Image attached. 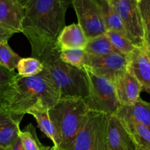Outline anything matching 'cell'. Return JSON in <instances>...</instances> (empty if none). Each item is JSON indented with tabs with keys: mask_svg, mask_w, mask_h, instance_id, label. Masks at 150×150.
<instances>
[{
	"mask_svg": "<svg viewBox=\"0 0 150 150\" xmlns=\"http://www.w3.org/2000/svg\"><path fill=\"white\" fill-rule=\"evenodd\" d=\"M114 86L121 106L132 105L141 98L140 94L142 91L141 84L126 70L116 78Z\"/></svg>",
	"mask_w": 150,
	"mask_h": 150,
	"instance_id": "4fadbf2b",
	"label": "cell"
},
{
	"mask_svg": "<svg viewBox=\"0 0 150 150\" xmlns=\"http://www.w3.org/2000/svg\"><path fill=\"white\" fill-rule=\"evenodd\" d=\"M145 32L146 41L150 45V0H141L138 3Z\"/></svg>",
	"mask_w": 150,
	"mask_h": 150,
	"instance_id": "4316f807",
	"label": "cell"
},
{
	"mask_svg": "<svg viewBox=\"0 0 150 150\" xmlns=\"http://www.w3.org/2000/svg\"><path fill=\"white\" fill-rule=\"evenodd\" d=\"M27 114L33 116L41 131L52 142L54 146H55V132L49 115V108L41 105H36L29 110Z\"/></svg>",
	"mask_w": 150,
	"mask_h": 150,
	"instance_id": "d6986e66",
	"label": "cell"
},
{
	"mask_svg": "<svg viewBox=\"0 0 150 150\" xmlns=\"http://www.w3.org/2000/svg\"><path fill=\"white\" fill-rule=\"evenodd\" d=\"M16 1H17L18 2H19V4H20L21 5L22 7L25 9V7H26V4H28V2L29 1V0H16Z\"/></svg>",
	"mask_w": 150,
	"mask_h": 150,
	"instance_id": "f546056e",
	"label": "cell"
},
{
	"mask_svg": "<svg viewBox=\"0 0 150 150\" xmlns=\"http://www.w3.org/2000/svg\"><path fill=\"white\" fill-rule=\"evenodd\" d=\"M90 110L80 98H61L50 109L49 115L54 127L58 150L69 149L85 125Z\"/></svg>",
	"mask_w": 150,
	"mask_h": 150,
	"instance_id": "3957f363",
	"label": "cell"
},
{
	"mask_svg": "<svg viewBox=\"0 0 150 150\" xmlns=\"http://www.w3.org/2000/svg\"><path fill=\"white\" fill-rule=\"evenodd\" d=\"M107 150H136L135 143L116 114L107 117Z\"/></svg>",
	"mask_w": 150,
	"mask_h": 150,
	"instance_id": "8fae6325",
	"label": "cell"
},
{
	"mask_svg": "<svg viewBox=\"0 0 150 150\" xmlns=\"http://www.w3.org/2000/svg\"><path fill=\"white\" fill-rule=\"evenodd\" d=\"M85 69L89 82V94L85 99L90 111L116 114L121 107L114 83Z\"/></svg>",
	"mask_w": 150,
	"mask_h": 150,
	"instance_id": "5b68a950",
	"label": "cell"
},
{
	"mask_svg": "<svg viewBox=\"0 0 150 150\" xmlns=\"http://www.w3.org/2000/svg\"><path fill=\"white\" fill-rule=\"evenodd\" d=\"M10 150H24V149L23 146H22L20 138H18L16 139V142L13 143V144L12 145L11 147H10Z\"/></svg>",
	"mask_w": 150,
	"mask_h": 150,
	"instance_id": "f1b7e54d",
	"label": "cell"
},
{
	"mask_svg": "<svg viewBox=\"0 0 150 150\" xmlns=\"http://www.w3.org/2000/svg\"><path fill=\"white\" fill-rule=\"evenodd\" d=\"M108 1L120 17L128 38L135 47L146 48L145 32L138 3L132 0Z\"/></svg>",
	"mask_w": 150,
	"mask_h": 150,
	"instance_id": "52a82bcc",
	"label": "cell"
},
{
	"mask_svg": "<svg viewBox=\"0 0 150 150\" xmlns=\"http://www.w3.org/2000/svg\"><path fill=\"white\" fill-rule=\"evenodd\" d=\"M72 5L78 19V23L87 39L104 35L107 32L100 4L95 0H74Z\"/></svg>",
	"mask_w": 150,
	"mask_h": 150,
	"instance_id": "ba28073f",
	"label": "cell"
},
{
	"mask_svg": "<svg viewBox=\"0 0 150 150\" xmlns=\"http://www.w3.org/2000/svg\"><path fill=\"white\" fill-rule=\"evenodd\" d=\"M85 54V51L82 49L63 50L60 52V58L65 63L77 68L84 69Z\"/></svg>",
	"mask_w": 150,
	"mask_h": 150,
	"instance_id": "484cf974",
	"label": "cell"
},
{
	"mask_svg": "<svg viewBox=\"0 0 150 150\" xmlns=\"http://www.w3.org/2000/svg\"><path fill=\"white\" fill-rule=\"evenodd\" d=\"M57 45L60 51L63 50H85L88 39L79 23H72L65 26L57 39Z\"/></svg>",
	"mask_w": 150,
	"mask_h": 150,
	"instance_id": "2e32d148",
	"label": "cell"
},
{
	"mask_svg": "<svg viewBox=\"0 0 150 150\" xmlns=\"http://www.w3.org/2000/svg\"><path fill=\"white\" fill-rule=\"evenodd\" d=\"M19 74L0 66V110L6 109L13 97Z\"/></svg>",
	"mask_w": 150,
	"mask_h": 150,
	"instance_id": "e0dca14e",
	"label": "cell"
},
{
	"mask_svg": "<svg viewBox=\"0 0 150 150\" xmlns=\"http://www.w3.org/2000/svg\"><path fill=\"white\" fill-rule=\"evenodd\" d=\"M107 117L103 113L91 111L82 128L66 150H107Z\"/></svg>",
	"mask_w": 150,
	"mask_h": 150,
	"instance_id": "8992f818",
	"label": "cell"
},
{
	"mask_svg": "<svg viewBox=\"0 0 150 150\" xmlns=\"http://www.w3.org/2000/svg\"><path fill=\"white\" fill-rule=\"evenodd\" d=\"M126 56L111 54L94 56L85 54L84 68L114 83L116 78L126 71Z\"/></svg>",
	"mask_w": 150,
	"mask_h": 150,
	"instance_id": "9c48e42d",
	"label": "cell"
},
{
	"mask_svg": "<svg viewBox=\"0 0 150 150\" xmlns=\"http://www.w3.org/2000/svg\"><path fill=\"white\" fill-rule=\"evenodd\" d=\"M43 63L35 57L21 58L17 66L18 74L21 77H31L41 73L44 70Z\"/></svg>",
	"mask_w": 150,
	"mask_h": 150,
	"instance_id": "603a6c76",
	"label": "cell"
},
{
	"mask_svg": "<svg viewBox=\"0 0 150 150\" xmlns=\"http://www.w3.org/2000/svg\"><path fill=\"white\" fill-rule=\"evenodd\" d=\"M60 52L57 45L46 51L39 60L59 89L60 98L71 97L85 100L89 94V82L85 69L65 63L60 59Z\"/></svg>",
	"mask_w": 150,
	"mask_h": 150,
	"instance_id": "277c9868",
	"label": "cell"
},
{
	"mask_svg": "<svg viewBox=\"0 0 150 150\" xmlns=\"http://www.w3.org/2000/svg\"><path fill=\"white\" fill-rule=\"evenodd\" d=\"M105 35L113 47L123 55H129L136 48L133 42L124 34L115 31L107 30Z\"/></svg>",
	"mask_w": 150,
	"mask_h": 150,
	"instance_id": "7402d4cb",
	"label": "cell"
},
{
	"mask_svg": "<svg viewBox=\"0 0 150 150\" xmlns=\"http://www.w3.org/2000/svg\"><path fill=\"white\" fill-rule=\"evenodd\" d=\"M69 6L63 0H29L24 9L22 33L30 43L32 57L39 59L57 46Z\"/></svg>",
	"mask_w": 150,
	"mask_h": 150,
	"instance_id": "6da1fadb",
	"label": "cell"
},
{
	"mask_svg": "<svg viewBox=\"0 0 150 150\" xmlns=\"http://www.w3.org/2000/svg\"><path fill=\"white\" fill-rule=\"evenodd\" d=\"M19 138L24 150H44V145L41 144L36 134V130L32 124H29L21 130Z\"/></svg>",
	"mask_w": 150,
	"mask_h": 150,
	"instance_id": "d4e9b609",
	"label": "cell"
},
{
	"mask_svg": "<svg viewBox=\"0 0 150 150\" xmlns=\"http://www.w3.org/2000/svg\"><path fill=\"white\" fill-rule=\"evenodd\" d=\"M146 48V51L147 54H148L149 57V59H150V45H147V44H146V48Z\"/></svg>",
	"mask_w": 150,
	"mask_h": 150,
	"instance_id": "1f68e13d",
	"label": "cell"
},
{
	"mask_svg": "<svg viewBox=\"0 0 150 150\" xmlns=\"http://www.w3.org/2000/svg\"><path fill=\"white\" fill-rule=\"evenodd\" d=\"M126 70L139 82L142 91L150 95V59L145 48L136 47L126 56Z\"/></svg>",
	"mask_w": 150,
	"mask_h": 150,
	"instance_id": "30bf717a",
	"label": "cell"
},
{
	"mask_svg": "<svg viewBox=\"0 0 150 150\" xmlns=\"http://www.w3.org/2000/svg\"><path fill=\"white\" fill-rule=\"evenodd\" d=\"M63 1H65V2L66 3V4H68L69 5V4H72V1H74V0H63Z\"/></svg>",
	"mask_w": 150,
	"mask_h": 150,
	"instance_id": "d6a6232c",
	"label": "cell"
},
{
	"mask_svg": "<svg viewBox=\"0 0 150 150\" xmlns=\"http://www.w3.org/2000/svg\"><path fill=\"white\" fill-rule=\"evenodd\" d=\"M95 1H96V2H98V3H99H99H100V2H101V1H102V0H95Z\"/></svg>",
	"mask_w": 150,
	"mask_h": 150,
	"instance_id": "e575fe53",
	"label": "cell"
},
{
	"mask_svg": "<svg viewBox=\"0 0 150 150\" xmlns=\"http://www.w3.org/2000/svg\"><path fill=\"white\" fill-rule=\"evenodd\" d=\"M24 116L10 110H0V147L9 149L19 137Z\"/></svg>",
	"mask_w": 150,
	"mask_h": 150,
	"instance_id": "7c38bea8",
	"label": "cell"
},
{
	"mask_svg": "<svg viewBox=\"0 0 150 150\" xmlns=\"http://www.w3.org/2000/svg\"><path fill=\"white\" fill-rule=\"evenodd\" d=\"M24 8L16 0H0V26L14 33L22 32Z\"/></svg>",
	"mask_w": 150,
	"mask_h": 150,
	"instance_id": "5bb4252c",
	"label": "cell"
},
{
	"mask_svg": "<svg viewBox=\"0 0 150 150\" xmlns=\"http://www.w3.org/2000/svg\"><path fill=\"white\" fill-rule=\"evenodd\" d=\"M116 115L122 121L138 123L150 129V103L141 98L132 105L121 106Z\"/></svg>",
	"mask_w": 150,
	"mask_h": 150,
	"instance_id": "9a60e30c",
	"label": "cell"
},
{
	"mask_svg": "<svg viewBox=\"0 0 150 150\" xmlns=\"http://www.w3.org/2000/svg\"><path fill=\"white\" fill-rule=\"evenodd\" d=\"M14 34L16 33L0 26V42H1V41H8V40Z\"/></svg>",
	"mask_w": 150,
	"mask_h": 150,
	"instance_id": "83f0119b",
	"label": "cell"
},
{
	"mask_svg": "<svg viewBox=\"0 0 150 150\" xmlns=\"http://www.w3.org/2000/svg\"><path fill=\"white\" fill-rule=\"evenodd\" d=\"M44 150H57V148L54 147V146H44Z\"/></svg>",
	"mask_w": 150,
	"mask_h": 150,
	"instance_id": "4dcf8cb0",
	"label": "cell"
},
{
	"mask_svg": "<svg viewBox=\"0 0 150 150\" xmlns=\"http://www.w3.org/2000/svg\"><path fill=\"white\" fill-rule=\"evenodd\" d=\"M132 1H136L137 3H138L140 1H141V0H132Z\"/></svg>",
	"mask_w": 150,
	"mask_h": 150,
	"instance_id": "d590c367",
	"label": "cell"
},
{
	"mask_svg": "<svg viewBox=\"0 0 150 150\" xmlns=\"http://www.w3.org/2000/svg\"><path fill=\"white\" fill-rule=\"evenodd\" d=\"M21 57L12 50L7 41L0 42V66L11 71L17 68Z\"/></svg>",
	"mask_w": 150,
	"mask_h": 150,
	"instance_id": "cb8c5ba5",
	"label": "cell"
},
{
	"mask_svg": "<svg viewBox=\"0 0 150 150\" xmlns=\"http://www.w3.org/2000/svg\"><path fill=\"white\" fill-rule=\"evenodd\" d=\"M85 51L87 54L94 56H104L111 54H120L113 47L105 34L96 37V38L88 40V43H87Z\"/></svg>",
	"mask_w": 150,
	"mask_h": 150,
	"instance_id": "44dd1931",
	"label": "cell"
},
{
	"mask_svg": "<svg viewBox=\"0 0 150 150\" xmlns=\"http://www.w3.org/2000/svg\"><path fill=\"white\" fill-rule=\"evenodd\" d=\"M99 4L107 30L120 32L127 37L120 17L114 10L113 6L109 2L108 0H102Z\"/></svg>",
	"mask_w": 150,
	"mask_h": 150,
	"instance_id": "ffe728a7",
	"label": "cell"
},
{
	"mask_svg": "<svg viewBox=\"0 0 150 150\" xmlns=\"http://www.w3.org/2000/svg\"><path fill=\"white\" fill-rule=\"evenodd\" d=\"M60 99L59 89L44 67L43 71L36 76H18L13 97L6 109L24 115L36 105L50 109Z\"/></svg>",
	"mask_w": 150,
	"mask_h": 150,
	"instance_id": "7a4b0ae2",
	"label": "cell"
},
{
	"mask_svg": "<svg viewBox=\"0 0 150 150\" xmlns=\"http://www.w3.org/2000/svg\"><path fill=\"white\" fill-rule=\"evenodd\" d=\"M121 121L130 134L136 150H150V129L149 127L138 123Z\"/></svg>",
	"mask_w": 150,
	"mask_h": 150,
	"instance_id": "ac0fdd59",
	"label": "cell"
},
{
	"mask_svg": "<svg viewBox=\"0 0 150 150\" xmlns=\"http://www.w3.org/2000/svg\"><path fill=\"white\" fill-rule=\"evenodd\" d=\"M10 148H9V149H4V148H1L0 147V150H10Z\"/></svg>",
	"mask_w": 150,
	"mask_h": 150,
	"instance_id": "836d02e7",
	"label": "cell"
}]
</instances>
